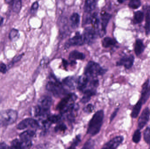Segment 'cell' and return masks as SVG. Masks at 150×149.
I'll list each match as a JSON object with an SVG mask.
<instances>
[{"mask_svg":"<svg viewBox=\"0 0 150 149\" xmlns=\"http://www.w3.org/2000/svg\"><path fill=\"white\" fill-rule=\"evenodd\" d=\"M104 113L103 110L97 111L89 122L87 134L92 136L97 134L99 132L103 124Z\"/></svg>","mask_w":150,"mask_h":149,"instance_id":"1","label":"cell"},{"mask_svg":"<svg viewBox=\"0 0 150 149\" xmlns=\"http://www.w3.org/2000/svg\"><path fill=\"white\" fill-rule=\"evenodd\" d=\"M46 89L54 97L60 98L67 95V90L63 84L54 77H52L46 85Z\"/></svg>","mask_w":150,"mask_h":149,"instance_id":"2","label":"cell"},{"mask_svg":"<svg viewBox=\"0 0 150 149\" xmlns=\"http://www.w3.org/2000/svg\"><path fill=\"white\" fill-rule=\"evenodd\" d=\"M76 99V95L74 94H68L60 101L56 108L62 114L72 111L74 108Z\"/></svg>","mask_w":150,"mask_h":149,"instance_id":"3","label":"cell"},{"mask_svg":"<svg viewBox=\"0 0 150 149\" xmlns=\"http://www.w3.org/2000/svg\"><path fill=\"white\" fill-rule=\"evenodd\" d=\"M52 104V99L49 96H42L35 108V115L37 116H44L49 113Z\"/></svg>","mask_w":150,"mask_h":149,"instance_id":"4","label":"cell"},{"mask_svg":"<svg viewBox=\"0 0 150 149\" xmlns=\"http://www.w3.org/2000/svg\"><path fill=\"white\" fill-rule=\"evenodd\" d=\"M18 113L13 109H6L0 112V127H7L16 122Z\"/></svg>","mask_w":150,"mask_h":149,"instance_id":"5","label":"cell"},{"mask_svg":"<svg viewBox=\"0 0 150 149\" xmlns=\"http://www.w3.org/2000/svg\"><path fill=\"white\" fill-rule=\"evenodd\" d=\"M106 71V70L102 68L98 64L91 61L86 65L84 74L89 78L95 79L98 76L105 74Z\"/></svg>","mask_w":150,"mask_h":149,"instance_id":"6","label":"cell"},{"mask_svg":"<svg viewBox=\"0 0 150 149\" xmlns=\"http://www.w3.org/2000/svg\"><path fill=\"white\" fill-rule=\"evenodd\" d=\"M97 33L93 27L86 28L83 33L84 43L88 45L92 44L97 38Z\"/></svg>","mask_w":150,"mask_h":149,"instance_id":"7","label":"cell"},{"mask_svg":"<svg viewBox=\"0 0 150 149\" xmlns=\"http://www.w3.org/2000/svg\"><path fill=\"white\" fill-rule=\"evenodd\" d=\"M112 17V15L106 12H104L101 14L100 19V28L98 34L100 37L105 36L106 32V28L108 24Z\"/></svg>","mask_w":150,"mask_h":149,"instance_id":"8","label":"cell"},{"mask_svg":"<svg viewBox=\"0 0 150 149\" xmlns=\"http://www.w3.org/2000/svg\"><path fill=\"white\" fill-rule=\"evenodd\" d=\"M39 127L38 122L36 120L32 118H27L20 122L17 126L18 130H23L27 128L32 127L36 128Z\"/></svg>","mask_w":150,"mask_h":149,"instance_id":"9","label":"cell"},{"mask_svg":"<svg viewBox=\"0 0 150 149\" xmlns=\"http://www.w3.org/2000/svg\"><path fill=\"white\" fill-rule=\"evenodd\" d=\"M150 96V80L148 79L145 81L142 87L141 92V97L140 100L143 105L145 104L149 99Z\"/></svg>","mask_w":150,"mask_h":149,"instance_id":"10","label":"cell"},{"mask_svg":"<svg viewBox=\"0 0 150 149\" xmlns=\"http://www.w3.org/2000/svg\"><path fill=\"white\" fill-rule=\"evenodd\" d=\"M134 60L135 57L134 55L124 56L116 63V66H123L126 69H129L134 65Z\"/></svg>","mask_w":150,"mask_h":149,"instance_id":"11","label":"cell"},{"mask_svg":"<svg viewBox=\"0 0 150 149\" xmlns=\"http://www.w3.org/2000/svg\"><path fill=\"white\" fill-rule=\"evenodd\" d=\"M150 111L149 108H146L142 113L138 121V129H142L146 126L150 120Z\"/></svg>","mask_w":150,"mask_h":149,"instance_id":"12","label":"cell"},{"mask_svg":"<svg viewBox=\"0 0 150 149\" xmlns=\"http://www.w3.org/2000/svg\"><path fill=\"white\" fill-rule=\"evenodd\" d=\"M91 79L89 78L88 77L85 75L84 74L80 76L79 78L77 83V87L78 89L83 92L86 90H87V87L88 86L90 87V88L91 89H92L90 86V81H91Z\"/></svg>","mask_w":150,"mask_h":149,"instance_id":"13","label":"cell"},{"mask_svg":"<svg viewBox=\"0 0 150 149\" xmlns=\"http://www.w3.org/2000/svg\"><path fill=\"white\" fill-rule=\"evenodd\" d=\"M124 138L122 136H116L106 143L101 149H116L122 143Z\"/></svg>","mask_w":150,"mask_h":149,"instance_id":"14","label":"cell"},{"mask_svg":"<svg viewBox=\"0 0 150 149\" xmlns=\"http://www.w3.org/2000/svg\"><path fill=\"white\" fill-rule=\"evenodd\" d=\"M83 44L84 41L83 36L77 32L76 33L75 36L69 39L68 41L65 44V46L67 48H69L71 46L81 45Z\"/></svg>","mask_w":150,"mask_h":149,"instance_id":"15","label":"cell"},{"mask_svg":"<svg viewBox=\"0 0 150 149\" xmlns=\"http://www.w3.org/2000/svg\"><path fill=\"white\" fill-rule=\"evenodd\" d=\"M35 133L34 131L28 130L23 132L20 135V141L23 143L31 142V140L35 136Z\"/></svg>","mask_w":150,"mask_h":149,"instance_id":"16","label":"cell"},{"mask_svg":"<svg viewBox=\"0 0 150 149\" xmlns=\"http://www.w3.org/2000/svg\"><path fill=\"white\" fill-rule=\"evenodd\" d=\"M5 2L8 4L11 5V8L13 12L17 14L20 12L22 7V1L20 0H6Z\"/></svg>","mask_w":150,"mask_h":149,"instance_id":"17","label":"cell"},{"mask_svg":"<svg viewBox=\"0 0 150 149\" xmlns=\"http://www.w3.org/2000/svg\"><path fill=\"white\" fill-rule=\"evenodd\" d=\"M145 46L142 39H138L136 40L134 45V52L137 56H139L144 52Z\"/></svg>","mask_w":150,"mask_h":149,"instance_id":"18","label":"cell"},{"mask_svg":"<svg viewBox=\"0 0 150 149\" xmlns=\"http://www.w3.org/2000/svg\"><path fill=\"white\" fill-rule=\"evenodd\" d=\"M76 83V80L74 77H69L63 80L62 84L65 88L67 87L70 90H73L74 89Z\"/></svg>","mask_w":150,"mask_h":149,"instance_id":"19","label":"cell"},{"mask_svg":"<svg viewBox=\"0 0 150 149\" xmlns=\"http://www.w3.org/2000/svg\"><path fill=\"white\" fill-rule=\"evenodd\" d=\"M97 1L94 0H88L85 2L84 10L86 13H90L96 8Z\"/></svg>","mask_w":150,"mask_h":149,"instance_id":"20","label":"cell"},{"mask_svg":"<svg viewBox=\"0 0 150 149\" xmlns=\"http://www.w3.org/2000/svg\"><path fill=\"white\" fill-rule=\"evenodd\" d=\"M70 24L72 29H76L79 26L80 16L78 13H74L70 17Z\"/></svg>","mask_w":150,"mask_h":149,"instance_id":"21","label":"cell"},{"mask_svg":"<svg viewBox=\"0 0 150 149\" xmlns=\"http://www.w3.org/2000/svg\"><path fill=\"white\" fill-rule=\"evenodd\" d=\"M85 58V55L83 52L77 50H74L70 52L69 55V59L72 61L77 60H83Z\"/></svg>","mask_w":150,"mask_h":149,"instance_id":"22","label":"cell"},{"mask_svg":"<svg viewBox=\"0 0 150 149\" xmlns=\"http://www.w3.org/2000/svg\"><path fill=\"white\" fill-rule=\"evenodd\" d=\"M96 90L93 89H87L83 92V96L81 99L83 103H86L91 99V97L96 94Z\"/></svg>","mask_w":150,"mask_h":149,"instance_id":"23","label":"cell"},{"mask_svg":"<svg viewBox=\"0 0 150 149\" xmlns=\"http://www.w3.org/2000/svg\"><path fill=\"white\" fill-rule=\"evenodd\" d=\"M144 14L141 10L136 11L134 14L133 22L134 24H138L142 22L144 19Z\"/></svg>","mask_w":150,"mask_h":149,"instance_id":"24","label":"cell"},{"mask_svg":"<svg viewBox=\"0 0 150 149\" xmlns=\"http://www.w3.org/2000/svg\"><path fill=\"white\" fill-rule=\"evenodd\" d=\"M117 43V41L114 38L109 37H105L102 40V46L105 48H108L114 46Z\"/></svg>","mask_w":150,"mask_h":149,"instance_id":"25","label":"cell"},{"mask_svg":"<svg viewBox=\"0 0 150 149\" xmlns=\"http://www.w3.org/2000/svg\"><path fill=\"white\" fill-rule=\"evenodd\" d=\"M143 104L142 101L139 100L138 102L136 104L135 106H134L131 113V117L133 118H136L139 114L141 109H142V106Z\"/></svg>","mask_w":150,"mask_h":149,"instance_id":"26","label":"cell"},{"mask_svg":"<svg viewBox=\"0 0 150 149\" xmlns=\"http://www.w3.org/2000/svg\"><path fill=\"white\" fill-rule=\"evenodd\" d=\"M20 37L19 31L17 29L13 28L11 29L9 34V38L12 41H16Z\"/></svg>","mask_w":150,"mask_h":149,"instance_id":"27","label":"cell"},{"mask_svg":"<svg viewBox=\"0 0 150 149\" xmlns=\"http://www.w3.org/2000/svg\"><path fill=\"white\" fill-rule=\"evenodd\" d=\"M145 34L147 36L150 34V13L147 12L145 15V23L144 26Z\"/></svg>","mask_w":150,"mask_h":149,"instance_id":"28","label":"cell"},{"mask_svg":"<svg viewBox=\"0 0 150 149\" xmlns=\"http://www.w3.org/2000/svg\"><path fill=\"white\" fill-rule=\"evenodd\" d=\"M142 5V2L140 0H131L128 4L129 7L133 9H137Z\"/></svg>","mask_w":150,"mask_h":149,"instance_id":"29","label":"cell"},{"mask_svg":"<svg viewBox=\"0 0 150 149\" xmlns=\"http://www.w3.org/2000/svg\"><path fill=\"white\" fill-rule=\"evenodd\" d=\"M62 116L60 115H53L50 116L47 118V121L48 122L49 124L52 123H55L59 122L61 120Z\"/></svg>","mask_w":150,"mask_h":149,"instance_id":"30","label":"cell"},{"mask_svg":"<svg viewBox=\"0 0 150 149\" xmlns=\"http://www.w3.org/2000/svg\"><path fill=\"white\" fill-rule=\"evenodd\" d=\"M10 149H23V148L21 142L16 139L11 142Z\"/></svg>","mask_w":150,"mask_h":149,"instance_id":"31","label":"cell"},{"mask_svg":"<svg viewBox=\"0 0 150 149\" xmlns=\"http://www.w3.org/2000/svg\"><path fill=\"white\" fill-rule=\"evenodd\" d=\"M24 55V53H22V54L17 55V56H15L14 58L12 59V61L11 62V63H10V64H9L8 66H8V69H9L10 68H11L15 63L18 62V61H20V60L22 59Z\"/></svg>","mask_w":150,"mask_h":149,"instance_id":"32","label":"cell"},{"mask_svg":"<svg viewBox=\"0 0 150 149\" xmlns=\"http://www.w3.org/2000/svg\"><path fill=\"white\" fill-rule=\"evenodd\" d=\"M142 135L140 129H137L135 131L134 135H133V142L135 143H137L141 141Z\"/></svg>","mask_w":150,"mask_h":149,"instance_id":"33","label":"cell"},{"mask_svg":"<svg viewBox=\"0 0 150 149\" xmlns=\"http://www.w3.org/2000/svg\"><path fill=\"white\" fill-rule=\"evenodd\" d=\"M95 142L92 139L88 140L81 149H94Z\"/></svg>","mask_w":150,"mask_h":149,"instance_id":"34","label":"cell"},{"mask_svg":"<svg viewBox=\"0 0 150 149\" xmlns=\"http://www.w3.org/2000/svg\"><path fill=\"white\" fill-rule=\"evenodd\" d=\"M144 138L146 143L150 144V125L147 127L144 132Z\"/></svg>","mask_w":150,"mask_h":149,"instance_id":"35","label":"cell"},{"mask_svg":"<svg viewBox=\"0 0 150 149\" xmlns=\"http://www.w3.org/2000/svg\"><path fill=\"white\" fill-rule=\"evenodd\" d=\"M80 142V136L78 135L76 136L74 141H73L71 146L68 149H76L78 145Z\"/></svg>","mask_w":150,"mask_h":149,"instance_id":"36","label":"cell"},{"mask_svg":"<svg viewBox=\"0 0 150 149\" xmlns=\"http://www.w3.org/2000/svg\"><path fill=\"white\" fill-rule=\"evenodd\" d=\"M67 129V127L65 124L63 123H60L55 127L54 130L56 132H65Z\"/></svg>","mask_w":150,"mask_h":149,"instance_id":"37","label":"cell"},{"mask_svg":"<svg viewBox=\"0 0 150 149\" xmlns=\"http://www.w3.org/2000/svg\"><path fill=\"white\" fill-rule=\"evenodd\" d=\"M39 7V3L38 1L34 2L31 7L30 11L32 14H34L38 10Z\"/></svg>","mask_w":150,"mask_h":149,"instance_id":"38","label":"cell"},{"mask_svg":"<svg viewBox=\"0 0 150 149\" xmlns=\"http://www.w3.org/2000/svg\"><path fill=\"white\" fill-rule=\"evenodd\" d=\"M8 69V66L5 64L1 63L0 64V72L3 74H5L7 72Z\"/></svg>","mask_w":150,"mask_h":149,"instance_id":"39","label":"cell"},{"mask_svg":"<svg viewBox=\"0 0 150 149\" xmlns=\"http://www.w3.org/2000/svg\"><path fill=\"white\" fill-rule=\"evenodd\" d=\"M93 109V107L92 104H88L84 108V111L86 113H91Z\"/></svg>","mask_w":150,"mask_h":149,"instance_id":"40","label":"cell"},{"mask_svg":"<svg viewBox=\"0 0 150 149\" xmlns=\"http://www.w3.org/2000/svg\"><path fill=\"white\" fill-rule=\"evenodd\" d=\"M119 108H116V109H115V110L114 111L113 113L112 114L111 117H110V121H111V122H112V121L113 120V119H114L115 117L116 116V115H117V113H118V111H119Z\"/></svg>","mask_w":150,"mask_h":149,"instance_id":"41","label":"cell"},{"mask_svg":"<svg viewBox=\"0 0 150 149\" xmlns=\"http://www.w3.org/2000/svg\"><path fill=\"white\" fill-rule=\"evenodd\" d=\"M0 149H10V148L5 143L2 142L0 143Z\"/></svg>","mask_w":150,"mask_h":149,"instance_id":"42","label":"cell"},{"mask_svg":"<svg viewBox=\"0 0 150 149\" xmlns=\"http://www.w3.org/2000/svg\"><path fill=\"white\" fill-rule=\"evenodd\" d=\"M143 8L145 11H147V12H150V5H145V6H143Z\"/></svg>","mask_w":150,"mask_h":149,"instance_id":"43","label":"cell"},{"mask_svg":"<svg viewBox=\"0 0 150 149\" xmlns=\"http://www.w3.org/2000/svg\"><path fill=\"white\" fill-rule=\"evenodd\" d=\"M4 21V18L1 16L0 15V27L3 23Z\"/></svg>","mask_w":150,"mask_h":149,"instance_id":"44","label":"cell"},{"mask_svg":"<svg viewBox=\"0 0 150 149\" xmlns=\"http://www.w3.org/2000/svg\"><path fill=\"white\" fill-rule=\"evenodd\" d=\"M125 1H118V2L120 3H122L124 2H125Z\"/></svg>","mask_w":150,"mask_h":149,"instance_id":"45","label":"cell"},{"mask_svg":"<svg viewBox=\"0 0 150 149\" xmlns=\"http://www.w3.org/2000/svg\"></svg>","mask_w":150,"mask_h":149,"instance_id":"46","label":"cell"}]
</instances>
